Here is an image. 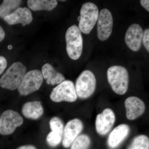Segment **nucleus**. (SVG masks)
<instances>
[{"mask_svg":"<svg viewBox=\"0 0 149 149\" xmlns=\"http://www.w3.org/2000/svg\"><path fill=\"white\" fill-rule=\"evenodd\" d=\"M43 77L47 79L48 85L59 84L64 81L65 78L61 73L56 71L49 63H46L42 68Z\"/></svg>","mask_w":149,"mask_h":149,"instance_id":"nucleus-16","label":"nucleus"},{"mask_svg":"<svg viewBox=\"0 0 149 149\" xmlns=\"http://www.w3.org/2000/svg\"><path fill=\"white\" fill-rule=\"evenodd\" d=\"M7 65V61L5 58L0 56V75L3 72Z\"/></svg>","mask_w":149,"mask_h":149,"instance_id":"nucleus-25","label":"nucleus"},{"mask_svg":"<svg viewBox=\"0 0 149 149\" xmlns=\"http://www.w3.org/2000/svg\"><path fill=\"white\" fill-rule=\"evenodd\" d=\"M143 31L139 24H133L128 27L125 33V43L133 52H138L142 45Z\"/></svg>","mask_w":149,"mask_h":149,"instance_id":"nucleus-11","label":"nucleus"},{"mask_svg":"<svg viewBox=\"0 0 149 149\" xmlns=\"http://www.w3.org/2000/svg\"><path fill=\"white\" fill-rule=\"evenodd\" d=\"M97 6L94 3H85L81 7L78 28L81 32L90 34L97 21L99 16Z\"/></svg>","mask_w":149,"mask_h":149,"instance_id":"nucleus-4","label":"nucleus"},{"mask_svg":"<svg viewBox=\"0 0 149 149\" xmlns=\"http://www.w3.org/2000/svg\"><path fill=\"white\" fill-rule=\"evenodd\" d=\"M91 143V139L89 136L83 134L75 139L71 145L70 149H88Z\"/></svg>","mask_w":149,"mask_h":149,"instance_id":"nucleus-20","label":"nucleus"},{"mask_svg":"<svg viewBox=\"0 0 149 149\" xmlns=\"http://www.w3.org/2000/svg\"><path fill=\"white\" fill-rule=\"evenodd\" d=\"M49 124L52 132L63 136L64 128V125L59 118H52L50 121Z\"/></svg>","mask_w":149,"mask_h":149,"instance_id":"nucleus-22","label":"nucleus"},{"mask_svg":"<svg viewBox=\"0 0 149 149\" xmlns=\"http://www.w3.org/2000/svg\"><path fill=\"white\" fill-rule=\"evenodd\" d=\"M8 48L9 49H11L12 48V46L10 45L8 46Z\"/></svg>","mask_w":149,"mask_h":149,"instance_id":"nucleus-29","label":"nucleus"},{"mask_svg":"<svg viewBox=\"0 0 149 149\" xmlns=\"http://www.w3.org/2000/svg\"><path fill=\"white\" fill-rule=\"evenodd\" d=\"M0 118H1V117H0Z\"/></svg>","mask_w":149,"mask_h":149,"instance_id":"nucleus-31","label":"nucleus"},{"mask_svg":"<svg viewBox=\"0 0 149 149\" xmlns=\"http://www.w3.org/2000/svg\"><path fill=\"white\" fill-rule=\"evenodd\" d=\"M43 80L42 74L40 70H30L25 74L19 86V93L22 95H27L37 91L42 85Z\"/></svg>","mask_w":149,"mask_h":149,"instance_id":"nucleus-7","label":"nucleus"},{"mask_svg":"<svg viewBox=\"0 0 149 149\" xmlns=\"http://www.w3.org/2000/svg\"><path fill=\"white\" fill-rule=\"evenodd\" d=\"M3 19L10 25L21 23L23 26L29 24L33 20L32 13L26 7L18 8Z\"/></svg>","mask_w":149,"mask_h":149,"instance_id":"nucleus-13","label":"nucleus"},{"mask_svg":"<svg viewBox=\"0 0 149 149\" xmlns=\"http://www.w3.org/2000/svg\"><path fill=\"white\" fill-rule=\"evenodd\" d=\"M149 140L145 135H140L133 140L128 149H148Z\"/></svg>","mask_w":149,"mask_h":149,"instance_id":"nucleus-21","label":"nucleus"},{"mask_svg":"<svg viewBox=\"0 0 149 149\" xmlns=\"http://www.w3.org/2000/svg\"><path fill=\"white\" fill-rule=\"evenodd\" d=\"M96 79L95 74L89 70L83 71L77 78L75 89L77 96L82 99L92 95L95 90Z\"/></svg>","mask_w":149,"mask_h":149,"instance_id":"nucleus-5","label":"nucleus"},{"mask_svg":"<svg viewBox=\"0 0 149 149\" xmlns=\"http://www.w3.org/2000/svg\"><path fill=\"white\" fill-rule=\"evenodd\" d=\"M22 113L27 118L37 119L42 116L44 112L43 107L39 101L28 102L23 105Z\"/></svg>","mask_w":149,"mask_h":149,"instance_id":"nucleus-17","label":"nucleus"},{"mask_svg":"<svg viewBox=\"0 0 149 149\" xmlns=\"http://www.w3.org/2000/svg\"><path fill=\"white\" fill-rule=\"evenodd\" d=\"M58 2L55 0H29L28 7L34 11L46 10L51 11L55 8Z\"/></svg>","mask_w":149,"mask_h":149,"instance_id":"nucleus-18","label":"nucleus"},{"mask_svg":"<svg viewBox=\"0 0 149 149\" xmlns=\"http://www.w3.org/2000/svg\"><path fill=\"white\" fill-rule=\"evenodd\" d=\"M97 22L98 39L101 41H105L112 32L113 18L111 12L107 9H103L99 14Z\"/></svg>","mask_w":149,"mask_h":149,"instance_id":"nucleus-9","label":"nucleus"},{"mask_svg":"<svg viewBox=\"0 0 149 149\" xmlns=\"http://www.w3.org/2000/svg\"><path fill=\"white\" fill-rule=\"evenodd\" d=\"M65 37L68 54L72 60L78 59L82 54L83 40L81 31L77 25L74 24L68 28Z\"/></svg>","mask_w":149,"mask_h":149,"instance_id":"nucleus-3","label":"nucleus"},{"mask_svg":"<svg viewBox=\"0 0 149 149\" xmlns=\"http://www.w3.org/2000/svg\"><path fill=\"white\" fill-rule=\"evenodd\" d=\"M142 41L143 43L144 46L148 52H149V29H145L143 34Z\"/></svg>","mask_w":149,"mask_h":149,"instance_id":"nucleus-24","label":"nucleus"},{"mask_svg":"<svg viewBox=\"0 0 149 149\" xmlns=\"http://www.w3.org/2000/svg\"><path fill=\"white\" fill-rule=\"evenodd\" d=\"M26 70V67L22 63H14L0 79V86L12 91L15 90L20 85Z\"/></svg>","mask_w":149,"mask_h":149,"instance_id":"nucleus-2","label":"nucleus"},{"mask_svg":"<svg viewBox=\"0 0 149 149\" xmlns=\"http://www.w3.org/2000/svg\"><path fill=\"white\" fill-rule=\"evenodd\" d=\"M126 116L130 120H133L143 113L145 110L144 102L136 97L127 98L125 102Z\"/></svg>","mask_w":149,"mask_h":149,"instance_id":"nucleus-14","label":"nucleus"},{"mask_svg":"<svg viewBox=\"0 0 149 149\" xmlns=\"http://www.w3.org/2000/svg\"><path fill=\"white\" fill-rule=\"evenodd\" d=\"M115 121V116L113 111L109 108L104 110L96 117V130L100 135H105L110 130Z\"/></svg>","mask_w":149,"mask_h":149,"instance_id":"nucleus-12","label":"nucleus"},{"mask_svg":"<svg viewBox=\"0 0 149 149\" xmlns=\"http://www.w3.org/2000/svg\"><path fill=\"white\" fill-rule=\"evenodd\" d=\"M5 37V32L2 27L0 26V42L2 41Z\"/></svg>","mask_w":149,"mask_h":149,"instance_id":"nucleus-28","label":"nucleus"},{"mask_svg":"<svg viewBox=\"0 0 149 149\" xmlns=\"http://www.w3.org/2000/svg\"><path fill=\"white\" fill-rule=\"evenodd\" d=\"M23 123V118L18 113L12 110L6 111L3 113L0 118V134H12Z\"/></svg>","mask_w":149,"mask_h":149,"instance_id":"nucleus-8","label":"nucleus"},{"mask_svg":"<svg viewBox=\"0 0 149 149\" xmlns=\"http://www.w3.org/2000/svg\"><path fill=\"white\" fill-rule=\"evenodd\" d=\"M107 79L113 91L123 95L128 89L129 74L127 70L120 65H113L108 69Z\"/></svg>","mask_w":149,"mask_h":149,"instance_id":"nucleus-1","label":"nucleus"},{"mask_svg":"<svg viewBox=\"0 0 149 149\" xmlns=\"http://www.w3.org/2000/svg\"><path fill=\"white\" fill-rule=\"evenodd\" d=\"M77 96L74 83L70 80H64L54 88L50 98L55 102L66 101L72 102L77 100Z\"/></svg>","mask_w":149,"mask_h":149,"instance_id":"nucleus-6","label":"nucleus"},{"mask_svg":"<svg viewBox=\"0 0 149 149\" xmlns=\"http://www.w3.org/2000/svg\"><path fill=\"white\" fill-rule=\"evenodd\" d=\"M130 128L127 124H120L116 127L110 134L108 144L111 148L117 147L128 135Z\"/></svg>","mask_w":149,"mask_h":149,"instance_id":"nucleus-15","label":"nucleus"},{"mask_svg":"<svg viewBox=\"0 0 149 149\" xmlns=\"http://www.w3.org/2000/svg\"><path fill=\"white\" fill-rule=\"evenodd\" d=\"M62 139L63 136L52 131L48 134L47 141L49 146L52 147H55L59 145Z\"/></svg>","mask_w":149,"mask_h":149,"instance_id":"nucleus-23","label":"nucleus"},{"mask_svg":"<svg viewBox=\"0 0 149 149\" xmlns=\"http://www.w3.org/2000/svg\"><path fill=\"white\" fill-rule=\"evenodd\" d=\"M22 2L18 0H4L0 5V17L4 18L18 8Z\"/></svg>","mask_w":149,"mask_h":149,"instance_id":"nucleus-19","label":"nucleus"},{"mask_svg":"<svg viewBox=\"0 0 149 149\" xmlns=\"http://www.w3.org/2000/svg\"><path fill=\"white\" fill-rule=\"evenodd\" d=\"M80 16H78V17H77V20H78V21H79V20H80Z\"/></svg>","mask_w":149,"mask_h":149,"instance_id":"nucleus-30","label":"nucleus"},{"mask_svg":"<svg viewBox=\"0 0 149 149\" xmlns=\"http://www.w3.org/2000/svg\"><path fill=\"white\" fill-rule=\"evenodd\" d=\"M142 6L146 9L148 11H149V1L148 0H141L140 1Z\"/></svg>","mask_w":149,"mask_h":149,"instance_id":"nucleus-26","label":"nucleus"},{"mask_svg":"<svg viewBox=\"0 0 149 149\" xmlns=\"http://www.w3.org/2000/svg\"><path fill=\"white\" fill-rule=\"evenodd\" d=\"M83 123L74 118L67 123L63 130L62 143L65 148H69L83 130Z\"/></svg>","mask_w":149,"mask_h":149,"instance_id":"nucleus-10","label":"nucleus"},{"mask_svg":"<svg viewBox=\"0 0 149 149\" xmlns=\"http://www.w3.org/2000/svg\"><path fill=\"white\" fill-rule=\"evenodd\" d=\"M16 149H37V148L32 145H25V146L19 147Z\"/></svg>","mask_w":149,"mask_h":149,"instance_id":"nucleus-27","label":"nucleus"}]
</instances>
